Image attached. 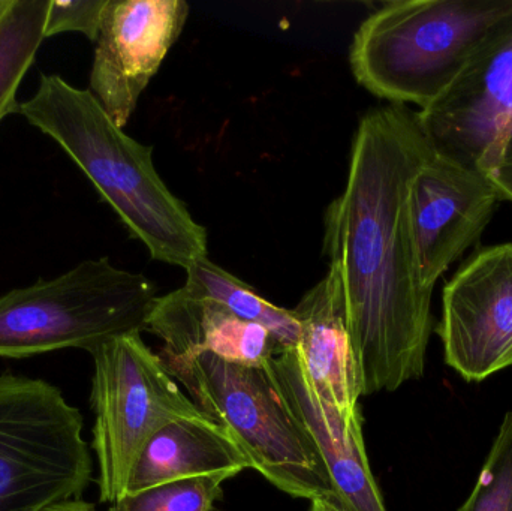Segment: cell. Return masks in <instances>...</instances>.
I'll list each match as a JSON object with an SVG mask.
<instances>
[{"mask_svg":"<svg viewBox=\"0 0 512 511\" xmlns=\"http://www.w3.org/2000/svg\"><path fill=\"white\" fill-rule=\"evenodd\" d=\"M230 479V474H215L162 483L126 494L111 504L110 511H212L224 495L222 485Z\"/></svg>","mask_w":512,"mask_h":511,"instance_id":"ac0fdd59","label":"cell"},{"mask_svg":"<svg viewBox=\"0 0 512 511\" xmlns=\"http://www.w3.org/2000/svg\"><path fill=\"white\" fill-rule=\"evenodd\" d=\"M17 113L65 150L153 260L188 269L207 258L206 228L162 182L153 147L126 135L89 89L41 74Z\"/></svg>","mask_w":512,"mask_h":511,"instance_id":"7a4b0ae2","label":"cell"},{"mask_svg":"<svg viewBox=\"0 0 512 511\" xmlns=\"http://www.w3.org/2000/svg\"><path fill=\"white\" fill-rule=\"evenodd\" d=\"M501 194L502 200L512 201V165L496 168L486 174Z\"/></svg>","mask_w":512,"mask_h":511,"instance_id":"44dd1931","label":"cell"},{"mask_svg":"<svg viewBox=\"0 0 512 511\" xmlns=\"http://www.w3.org/2000/svg\"><path fill=\"white\" fill-rule=\"evenodd\" d=\"M92 447L98 459L99 501L125 497L132 468L150 438L170 423L204 416L180 390L141 333L120 336L92 353Z\"/></svg>","mask_w":512,"mask_h":511,"instance_id":"52a82bcc","label":"cell"},{"mask_svg":"<svg viewBox=\"0 0 512 511\" xmlns=\"http://www.w3.org/2000/svg\"><path fill=\"white\" fill-rule=\"evenodd\" d=\"M459 511H512V408L505 414L480 477Z\"/></svg>","mask_w":512,"mask_h":511,"instance_id":"d6986e66","label":"cell"},{"mask_svg":"<svg viewBox=\"0 0 512 511\" xmlns=\"http://www.w3.org/2000/svg\"><path fill=\"white\" fill-rule=\"evenodd\" d=\"M433 152L415 111L372 108L352 141L345 191L325 213L324 252L342 282L361 396L424 374L433 291L421 284L409 198Z\"/></svg>","mask_w":512,"mask_h":511,"instance_id":"6da1fadb","label":"cell"},{"mask_svg":"<svg viewBox=\"0 0 512 511\" xmlns=\"http://www.w3.org/2000/svg\"><path fill=\"white\" fill-rule=\"evenodd\" d=\"M438 327L445 362L466 381L512 366V243L472 255L450 279Z\"/></svg>","mask_w":512,"mask_h":511,"instance_id":"9c48e42d","label":"cell"},{"mask_svg":"<svg viewBox=\"0 0 512 511\" xmlns=\"http://www.w3.org/2000/svg\"><path fill=\"white\" fill-rule=\"evenodd\" d=\"M108 0H51L45 39L65 32H80L96 42Z\"/></svg>","mask_w":512,"mask_h":511,"instance_id":"ffe728a7","label":"cell"},{"mask_svg":"<svg viewBox=\"0 0 512 511\" xmlns=\"http://www.w3.org/2000/svg\"><path fill=\"white\" fill-rule=\"evenodd\" d=\"M44 511H99L95 504L77 498V500L63 501V503L54 504Z\"/></svg>","mask_w":512,"mask_h":511,"instance_id":"603a6c76","label":"cell"},{"mask_svg":"<svg viewBox=\"0 0 512 511\" xmlns=\"http://www.w3.org/2000/svg\"><path fill=\"white\" fill-rule=\"evenodd\" d=\"M502 200L489 177L439 153L424 162L411 185L412 234L421 284L438 279L480 239Z\"/></svg>","mask_w":512,"mask_h":511,"instance_id":"8fae6325","label":"cell"},{"mask_svg":"<svg viewBox=\"0 0 512 511\" xmlns=\"http://www.w3.org/2000/svg\"><path fill=\"white\" fill-rule=\"evenodd\" d=\"M156 299L158 288L146 276L119 269L107 257L81 261L0 297V357L26 359L65 348L95 353L146 330Z\"/></svg>","mask_w":512,"mask_h":511,"instance_id":"277c9868","label":"cell"},{"mask_svg":"<svg viewBox=\"0 0 512 511\" xmlns=\"http://www.w3.org/2000/svg\"><path fill=\"white\" fill-rule=\"evenodd\" d=\"M251 468L236 441L207 416L180 419L156 432L138 456L126 494L191 479L230 474Z\"/></svg>","mask_w":512,"mask_h":511,"instance_id":"9a60e30c","label":"cell"},{"mask_svg":"<svg viewBox=\"0 0 512 511\" xmlns=\"http://www.w3.org/2000/svg\"><path fill=\"white\" fill-rule=\"evenodd\" d=\"M418 120L433 150L489 174L512 165V11Z\"/></svg>","mask_w":512,"mask_h":511,"instance_id":"ba28073f","label":"cell"},{"mask_svg":"<svg viewBox=\"0 0 512 511\" xmlns=\"http://www.w3.org/2000/svg\"><path fill=\"white\" fill-rule=\"evenodd\" d=\"M185 272L188 278L183 287L225 306L242 320L261 324L274 336L282 350L297 347L300 324L292 311L268 302L254 288L212 263L209 257L195 261Z\"/></svg>","mask_w":512,"mask_h":511,"instance_id":"2e32d148","label":"cell"},{"mask_svg":"<svg viewBox=\"0 0 512 511\" xmlns=\"http://www.w3.org/2000/svg\"><path fill=\"white\" fill-rule=\"evenodd\" d=\"M512 0H397L370 14L351 45L355 80L390 104L444 95Z\"/></svg>","mask_w":512,"mask_h":511,"instance_id":"3957f363","label":"cell"},{"mask_svg":"<svg viewBox=\"0 0 512 511\" xmlns=\"http://www.w3.org/2000/svg\"><path fill=\"white\" fill-rule=\"evenodd\" d=\"M309 511H349L336 494L321 495L310 500Z\"/></svg>","mask_w":512,"mask_h":511,"instance_id":"7402d4cb","label":"cell"},{"mask_svg":"<svg viewBox=\"0 0 512 511\" xmlns=\"http://www.w3.org/2000/svg\"><path fill=\"white\" fill-rule=\"evenodd\" d=\"M274 389L321 456L334 492L349 511H388L370 470L363 414L351 419L325 404L301 365L295 348L282 350L265 365Z\"/></svg>","mask_w":512,"mask_h":511,"instance_id":"7c38bea8","label":"cell"},{"mask_svg":"<svg viewBox=\"0 0 512 511\" xmlns=\"http://www.w3.org/2000/svg\"><path fill=\"white\" fill-rule=\"evenodd\" d=\"M300 324L297 351L313 389L346 419L361 410L360 384L346 326L342 282L333 266L292 309Z\"/></svg>","mask_w":512,"mask_h":511,"instance_id":"5bb4252c","label":"cell"},{"mask_svg":"<svg viewBox=\"0 0 512 511\" xmlns=\"http://www.w3.org/2000/svg\"><path fill=\"white\" fill-rule=\"evenodd\" d=\"M204 416L225 429L252 470L294 498L336 494L330 474L300 423L289 413L265 368H248L203 354L164 362Z\"/></svg>","mask_w":512,"mask_h":511,"instance_id":"5b68a950","label":"cell"},{"mask_svg":"<svg viewBox=\"0 0 512 511\" xmlns=\"http://www.w3.org/2000/svg\"><path fill=\"white\" fill-rule=\"evenodd\" d=\"M12 0H0V18L3 17L9 6H11Z\"/></svg>","mask_w":512,"mask_h":511,"instance_id":"cb8c5ba5","label":"cell"},{"mask_svg":"<svg viewBox=\"0 0 512 511\" xmlns=\"http://www.w3.org/2000/svg\"><path fill=\"white\" fill-rule=\"evenodd\" d=\"M146 330L164 341L162 362H189L203 354L248 368H265L282 351L261 324L182 287L158 297Z\"/></svg>","mask_w":512,"mask_h":511,"instance_id":"4fadbf2b","label":"cell"},{"mask_svg":"<svg viewBox=\"0 0 512 511\" xmlns=\"http://www.w3.org/2000/svg\"><path fill=\"white\" fill-rule=\"evenodd\" d=\"M51 0H12L0 18V123L17 113V92L39 47Z\"/></svg>","mask_w":512,"mask_h":511,"instance_id":"e0dca14e","label":"cell"},{"mask_svg":"<svg viewBox=\"0 0 512 511\" xmlns=\"http://www.w3.org/2000/svg\"><path fill=\"white\" fill-rule=\"evenodd\" d=\"M185 0H108L96 39L89 92L125 128L185 29Z\"/></svg>","mask_w":512,"mask_h":511,"instance_id":"30bf717a","label":"cell"},{"mask_svg":"<svg viewBox=\"0 0 512 511\" xmlns=\"http://www.w3.org/2000/svg\"><path fill=\"white\" fill-rule=\"evenodd\" d=\"M84 419L53 384L0 374V511H44L92 482Z\"/></svg>","mask_w":512,"mask_h":511,"instance_id":"8992f818","label":"cell"}]
</instances>
